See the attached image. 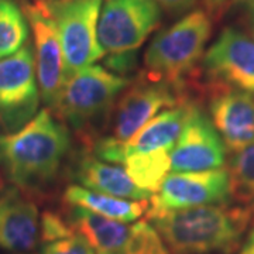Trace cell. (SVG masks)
I'll use <instances>...</instances> for the list:
<instances>
[{
    "mask_svg": "<svg viewBox=\"0 0 254 254\" xmlns=\"http://www.w3.org/2000/svg\"><path fill=\"white\" fill-rule=\"evenodd\" d=\"M71 134L51 110L38 112L18 130L0 134V170L26 193L50 188L71 151Z\"/></svg>",
    "mask_w": 254,
    "mask_h": 254,
    "instance_id": "obj_1",
    "label": "cell"
},
{
    "mask_svg": "<svg viewBox=\"0 0 254 254\" xmlns=\"http://www.w3.org/2000/svg\"><path fill=\"white\" fill-rule=\"evenodd\" d=\"M148 219L171 254H215L236 247L253 222L246 206L203 205L150 215Z\"/></svg>",
    "mask_w": 254,
    "mask_h": 254,
    "instance_id": "obj_2",
    "label": "cell"
},
{
    "mask_svg": "<svg viewBox=\"0 0 254 254\" xmlns=\"http://www.w3.org/2000/svg\"><path fill=\"white\" fill-rule=\"evenodd\" d=\"M212 34V17L195 9L160 31L144 54L145 78L185 91L187 82L198 71Z\"/></svg>",
    "mask_w": 254,
    "mask_h": 254,
    "instance_id": "obj_3",
    "label": "cell"
},
{
    "mask_svg": "<svg viewBox=\"0 0 254 254\" xmlns=\"http://www.w3.org/2000/svg\"><path fill=\"white\" fill-rule=\"evenodd\" d=\"M161 23L155 0H105L98 20V40L106 69L126 76L136 66V53Z\"/></svg>",
    "mask_w": 254,
    "mask_h": 254,
    "instance_id": "obj_4",
    "label": "cell"
},
{
    "mask_svg": "<svg viewBox=\"0 0 254 254\" xmlns=\"http://www.w3.org/2000/svg\"><path fill=\"white\" fill-rule=\"evenodd\" d=\"M131 83L102 65H91L66 78L53 110L66 127L85 136L112 116L120 95Z\"/></svg>",
    "mask_w": 254,
    "mask_h": 254,
    "instance_id": "obj_5",
    "label": "cell"
},
{
    "mask_svg": "<svg viewBox=\"0 0 254 254\" xmlns=\"http://www.w3.org/2000/svg\"><path fill=\"white\" fill-rule=\"evenodd\" d=\"M103 0L44 1L63 47L66 78L95 65L105 53L98 40V20Z\"/></svg>",
    "mask_w": 254,
    "mask_h": 254,
    "instance_id": "obj_6",
    "label": "cell"
},
{
    "mask_svg": "<svg viewBox=\"0 0 254 254\" xmlns=\"http://www.w3.org/2000/svg\"><path fill=\"white\" fill-rule=\"evenodd\" d=\"M68 223L89 242L96 254H170L148 220L130 225L71 206Z\"/></svg>",
    "mask_w": 254,
    "mask_h": 254,
    "instance_id": "obj_7",
    "label": "cell"
},
{
    "mask_svg": "<svg viewBox=\"0 0 254 254\" xmlns=\"http://www.w3.org/2000/svg\"><path fill=\"white\" fill-rule=\"evenodd\" d=\"M185 100L184 91L168 83L151 81L145 76L136 79L120 95L110 116V134L102 138L115 144L127 143L163 110Z\"/></svg>",
    "mask_w": 254,
    "mask_h": 254,
    "instance_id": "obj_8",
    "label": "cell"
},
{
    "mask_svg": "<svg viewBox=\"0 0 254 254\" xmlns=\"http://www.w3.org/2000/svg\"><path fill=\"white\" fill-rule=\"evenodd\" d=\"M40 99L34 48L27 43L0 60V125L7 133L18 130L38 113Z\"/></svg>",
    "mask_w": 254,
    "mask_h": 254,
    "instance_id": "obj_9",
    "label": "cell"
},
{
    "mask_svg": "<svg viewBox=\"0 0 254 254\" xmlns=\"http://www.w3.org/2000/svg\"><path fill=\"white\" fill-rule=\"evenodd\" d=\"M24 16L33 31L36 73L41 100L47 109H55L66 81L65 60L58 31L44 1H30L24 6Z\"/></svg>",
    "mask_w": 254,
    "mask_h": 254,
    "instance_id": "obj_10",
    "label": "cell"
},
{
    "mask_svg": "<svg viewBox=\"0 0 254 254\" xmlns=\"http://www.w3.org/2000/svg\"><path fill=\"white\" fill-rule=\"evenodd\" d=\"M229 199L230 184L226 168L170 173L151 196L147 216L203 205L227 203Z\"/></svg>",
    "mask_w": 254,
    "mask_h": 254,
    "instance_id": "obj_11",
    "label": "cell"
},
{
    "mask_svg": "<svg viewBox=\"0 0 254 254\" xmlns=\"http://www.w3.org/2000/svg\"><path fill=\"white\" fill-rule=\"evenodd\" d=\"M209 85L226 86L254 96V38L226 27L202 60Z\"/></svg>",
    "mask_w": 254,
    "mask_h": 254,
    "instance_id": "obj_12",
    "label": "cell"
},
{
    "mask_svg": "<svg viewBox=\"0 0 254 254\" xmlns=\"http://www.w3.org/2000/svg\"><path fill=\"white\" fill-rule=\"evenodd\" d=\"M190 103V100H185L174 108L163 110L127 143L115 144L105 138L96 140L93 143V155L108 163L120 164L126 157L171 154L187 120Z\"/></svg>",
    "mask_w": 254,
    "mask_h": 254,
    "instance_id": "obj_13",
    "label": "cell"
},
{
    "mask_svg": "<svg viewBox=\"0 0 254 254\" xmlns=\"http://www.w3.org/2000/svg\"><path fill=\"white\" fill-rule=\"evenodd\" d=\"M226 147L209 116L190 103L181 134L171 151L173 173H193L223 168Z\"/></svg>",
    "mask_w": 254,
    "mask_h": 254,
    "instance_id": "obj_14",
    "label": "cell"
},
{
    "mask_svg": "<svg viewBox=\"0 0 254 254\" xmlns=\"http://www.w3.org/2000/svg\"><path fill=\"white\" fill-rule=\"evenodd\" d=\"M209 116L227 151L254 144V96L226 86L209 85Z\"/></svg>",
    "mask_w": 254,
    "mask_h": 254,
    "instance_id": "obj_15",
    "label": "cell"
},
{
    "mask_svg": "<svg viewBox=\"0 0 254 254\" xmlns=\"http://www.w3.org/2000/svg\"><path fill=\"white\" fill-rule=\"evenodd\" d=\"M41 243V216L26 192L0 188V249L27 253Z\"/></svg>",
    "mask_w": 254,
    "mask_h": 254,
    "instance_id": "obj_16",
    "label": "cell"
},
{
    "mask_svg": "<svg viewBox=\"0 0 254 254\" xmlns=\"http://www.w3.org/2000/svg\"><path fill=\"white\" fill-rule=\"evenodd\" d=\"M83 188L131 200H150L153 193L140 188L127 171L118 164L103 161L91 154L82 155L73 173Z\"/></svg>",
    "mask_w": 254,
    "mask_h": 254,
    "instance_id": "obj_17",
    "label": "cell"
},
{
    "mask_svg": "<svg viewBox=\"0 0 254 254\" xmlns=\"http://www.w3.org/2000/svg\"><path fill=\"white\" fill-rule=\"evenodd\" d=\"M64 200L69 206H78V208L86 209L92 213L100 215L103 218L128 222V223L141 218L148 212L150 208V200L118 198L113 195L83 188L78 184L66 187L64 192Z\"/></svg>",
    "mask_w": 254,
    "mask_h": 254,
    "instance_id": "obj_18",
    "label": "cell"
},
{
    "mask_svg": "<svg viewBox=\"0 0 254 254\" xmlns=\"http://www.w3.org/2000/svg\"><path fill=\"white\" fill-rule=\"evenodd\" d=\"M227 173L230 198L243 203L254 216V144L233 153Z\"/></svg>",
    "mask_w": 254,
    "mask_h": 254,
    "instance_id": "obj_19",
    "label": "cell"
},
{
    "mask_svg": "<svg viewBox=\"0 0 254 254\" xmlns=\"http://www.w3.org/2000/svg\"><path fill=\"white\" fill-rule=\"evenodd\" d=\"M28 26L24 11L14 0H0V60L27 44Z\"/></svg>",
    "mask_w": 254,
    "mask_h": 254,
    "instance_id": "obj_20",
    "label": "cell"
},
{
    "mask_svg": "<svg viewBox=\"0 0 254 254\" xmlns=\"http://www.w3.org/2000/svg\"><path fill=\"white\" fill-rule=\"evenodd\" d=\"M43 254H96L89 242L72 229L65 236L58 237L41 246Z\"/></svg>",
    "mask_w": 254,
    "mask_h": 254,
    "instance_id": "obj_21",
    "label": "cell"
},
{
    "mask_svg": "<svg viewBox=\"0 0 254 254\" xmlns=\"http://www.w3.org/2000/svg\"><path fill=\"white\" fill-rule=\"evenodd\" d=\"M240 14L249 36L254 38V0H232L230 1Z\"/></svg>",
    "mask_w": 254,
    "mask_h": 254,
    "instance_id": "obj_22",
    "label": "cell"
},
{
    "mask_svg": "<svg viewBox=\"0 0 254 254\" xmlns=\"http://www.w3.org/2000/svg\"><path fill=\"white\" fill-rule=\"evenodd\" d=\"M160 7H163L167 11L173 14H181L190 9H192L198 0H155Z\"/></svg>",
    "mask_w": 254,
    "mask_h": 254,
    "instance_id": "obj_23",
    "label": "cell"
},
{
    "mask_svg": "<svg viewBox=\"0 0 254 254\" xmlns=\"http://www.w3.org/2000/svg\"><path fill=\"white\" fill-rule=\"evenodd\" d=\"M232 0H203L205 10L208 11L210 17H219L227 6L230 4Z\"/></svg>",
    "mask_w": 254,
    "mask_h": 254,
    "instance_id": "obj_24",
    "label": "cell"
},
{
    "mask_svg": "<svg viewBox=\"0 0 254 254\" xmlns=\"http://www.w3.org/2000/svg\"><path fill=\"white\" fill-rule=\"evenodd\" d=\"M239 254H254V225L252 232H250V235L247 237V240H246L243 249L240 250Z\"/></svg>",
    "mask_w": 254,
    "mask_h": 254,
    "instance_id": "obj_25",
    "label": "cell"
},
{
    "mask_svg": "<svg viewBox=\"0 0 254 254\" xmlns=\"http://www.w3.org/2000/svg\"><path fill=\"white\" fill-rule=\"evenodd\" d=\"M31 1H51V0H31Z\"/></svg>",
    "mask_w": 254,
    "mask_h": 254,
    "instance_id": "obj_26",
    "label": "cell"
},
{
    "mask_svg": "<svg viewBox=\"0 0 254 254\" xmlns=\"http://www.w3.org/2000/svg\"><path fill=\"white\" fill-rule=\"evenodd\" d=\"M253 222H254V216H253Z\"/></svg>",
    "mask_w": 254,
    "mask_h": 254,
    "instance_id": "obj_27",
    "label": "cell"
},
{
    "mask_svg": "<svg viewBox=\"0 0 254 254\" xmlns=\"http://www.w3.org/2000/svg\"><path fill=\"white\" fill-rule=\"evenodd\" d=\"M20 254H24V253H20Z\"/></svg>",
    "mask_w": 254,
    "mask_h": 254,
    "instance_id": "obj_28",
    "label": "cell"
}]
</instances>
